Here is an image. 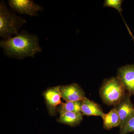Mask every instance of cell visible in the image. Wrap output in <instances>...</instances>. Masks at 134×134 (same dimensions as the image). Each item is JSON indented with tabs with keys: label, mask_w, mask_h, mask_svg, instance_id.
Masks as SVG:
<instances>
[{
	"label": "cell",
	"mask_w": 134,
	"mask_h": 134,
	"mask_svg": "<svg viewBox=\"0 0 134 134\" xmlns=\"http://www.w3.org/2000/svg\"><path fill=\"white\" fill-rule=\"evenodd\" d=\"M81 113L83 115L99 116L101 117L105 114L98 104L86 97L82 101Z\"/></svg>",
	"instance_id": "obj_9"
},
{
	"label": "cell",
	"mask_w": 134,
	"mask_h": 134,
	"mask_svg": "<svg viewBox=\"0 0 134 134\" xmlns=\"http://www.w3.org/2000/svg\"><path fill=\"white\" fill-rule=\"evenodd\" d=\"M131 132L134 133V117L130 119L120 130V134H126Z\"/></svg>",
	"instance_id": "obj_13"
},
{
	"label": "cell",
	"mask_w": 134,
	"mask_h": 134,
	"mask_svg": "<svg viewBox=\"0 0 134 134\" xmlns=\"http://www.w3.org/2000/svg\"><path fill=\"white\" fill-rule=\"evenodd\" d=\"M8 2L12 10L30 16H38L39 12L44 10L42 6L35 3L32 0H9Z\"/></svg>",
	"instance_id": "obj_4"
},
{
	"label": "cell",
	"mask_w": 134,
	"mask_h": 134,
	"mask_svg": "<svg viewBox=\"0 0 134 134\" xmlns=\"http://www.w3.org/2000/svg\"><path fill=\"white\" fill-rule=\"evenodd\" d=\"M62 98L66 102L82 101L85 98V93L82 89L76 83L60 86Z\"/></svg>",
	"instance_id": "obj_7"
},
{
	"label": "cell",
	"mask_w": 134,
	"mask_h": 134,
	"mask_svg": "<svg viewBox=\"0 0 134 134\" xmlns=\"http://www.w3.org/2000/svg\"><path fill=\"white\" fill-rule=\"evenodd\" d=\"M127 92L121 82L116 77L105 79L100 90L103 102L107 105L115 107L125 98Z\"/></svg>",
	"instance_id": "obj_3"
},
{
	"label": "cell",
	"mask_w": 134,
	"mask_h": 134,
	"mask_svg": "<svg viewBox=\"0 0 134 134\" xmlns=\"http://www.w3.org/2000/svg\"><path fill=\"white\" fill-rule=\"evenodd\" d=\"M103 121V126L105 129L109 130L119 126L120 120L117 110L113 108L107 114H105L102 117Z\"/></svg>",
	"instance_id": "obj_11"
},
{
	"label": "cell",
	"mask_w": 134,
	"mask_h": 134,
	"mask_svg": "<svg viewBox=\"0 0 134 134\" xmlns=\"http://www.w3.org/2000/svg\"><path fill=\"white\" fill-rule=\"evenodd\" d=\"M59 113L58 122L72 127L79 125L83 119V115L81 112L63 111Z\"/></svg>",
	"instance_id": "obj_10"
},
{
	"label": "cell",
	"mask_w": 134,
	"mask_h": 134,
	"mask_svg": "<svg viewBox=\"0 0 134 134\" xmlns=\"http://www.w3.org/2000/svg\"><path fill=\"white\" fill-rule=\"evenodd\" d=\"M26 22L25 18L18 16L15 11L9 9L4 1H1L0 36L3 39L18 34L19 30Z\"/></svg>",
	"instance_id": "obj_2"
},
{
	"label": "cell",
	"mask_w": 134,
	"mask_h": 134,
	"mask_svg": "<svg viewBox=\"0 0 134 134\" xmlns=\"http://www.w3.org/2000/svg\"><path fill=\"white\" fill-rule=\"evenodd\" d=\"M133 134H134V133H133Z\"/></svg>",
	"instance_id": "obj_14"
},
{
	"label": "cell",
	"mask_w": 134,
	"mask_h": 134,
	"mask_svg": "<svg viewBox=\"0 0 134 134\" xmlns=\"http://www.w3.org/2000/svg\"><path fill=\"white\" fill-rule=\"evenodd\" d=\"M131 95L126 92L125 98L114 107L119 115L120 129L122 128L130 119L134 117V106L130 99Z\"/></svg>",
	"instance_id": "obj_5"
},
{
	"label": "cell",
	"mask_w": 134,
	"mask_h": 134,
	"mask_svg": "<svg viewBox=\"0 0 134 134\" xmlns=\"http://www.w3.org/2000/svg\"><path fill=\"white\" fill-rule=\"evenodd\" d=\"M0 46L9 58L22 60L28 57L34 58L42 52L38 36L23 30L18 34L0 41Z\"/></svg>",
	"instance_id": "obj_1"
},
{
	"label": "cell",
	"mask_w": 134,
	"mask_h": 134,
	"mask_svg": "<svg viewBox=\"0 0 134 134\" xmlns=\"http://www.w3.org/2000/svg\"><path fill=\"white\" fill-rule=\"evenodd\" d=\"M60 86L52 87L43 93L49 114L52 116L55 115L57 106L61 104V95Z\"/></svg>",
	"instance_id": "obj_8"
},
{
	"label": "cell",
	"mask_w": 134,
	"mask_h": 134,
	"mask_svg": "<svg viewBox=\"0 0 134 134\" xmlns=\"http://www.w3.org/2000/svg\"><path fill=\"white\" fill-rule=\"evenodd\" d=\"M117 77L122 84L127 92L134 95V65H129L118 69Z\"/></svg>",
	"instance_id": "obj_6"
},
{
	"label": "cell",
	"mask_w": 134,
	"mask_h": 134,
	"mask_svg": "<svg viewBox=\"0 0 134 134\" xmlns=\"http://www.w3.org/2000/svg\"><path fill=\"white\" fill-rule=\"evenodd\" d=\"M82 101H69L65 103H62L58 107L59 112L63 111L81 112Z\"/></svg>",
	"instance_id": "obj_12"
}]
</instances>
